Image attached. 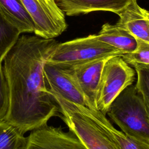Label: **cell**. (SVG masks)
<instances>
[{
    "label": "cell",
    "instance_id": "cell-3",
    "mask_svg": "<svg viewBox=\"0 0 149 149\" xmlns=\"http://www.w3.org/2000/svg\"><path fill=\"white\" fill-rule=\"evenodd\" d=\"M60 117L87 149H119L116 143L87 112L85 107L54 98Z\"/></svg>",
    "mask_w": 149,
    "mask_h": 149
},
{
    "label": "cell",
    "instance_id": "cell-14",
    "mask_svg": "<svg viewBox=\"0 0 149 149\" xmlns=\"http://www.w3.org/2000/svg\"><path fill=\"white\" fill-rule=\"evenodd\" d=\"M0 12L20 33H34V22L21 0H0Z\"/></svg>",
    "mask_w": 149,
    "mask_h": 149
},
{
    "label": "cell",
    "instance_id": "cell-15",
    "mask_svg": "<svg viewBox=\"0 0 149 149\" xmlns=\"http://www.w3.org/2000/svg\"><path fill=\"white\" fill-rule=\"evenodd\" d=\"M27 138L16 126L0 120V149H26Z\"/></svg>",
    "mask_w": 149,
    "mask_h": 149
},
{
    "label": "cell",
    "instance_id": "cell-10",
    "mask_svg": "<svg viewBox=\"0 0 149 149\" xmlns=\"http://www.w3.org/2000/svg\"><path fill=\"white\" fill-rule=\"evenodd\" d=\"M67 16L87 14L94 11H108L119 15L134 0H54Z\"/></svg>",
    "mask_w": 149,
    "mask_h": 149
},
{
    "label": "cell",
    "instance_id": "cell-8",
    "mask_svg": "<svg viewBox=\"0 0 149 149\" xmlns=\"http://www.w3.org/2000/svg\"><path fill=\"white\" fill-rule=\"evenodd\" d=\"M26 149H87L72 132L47 124L31 131Z\"/></svg>",
    "mask_w": 149,
    "mask_h": 149
},
{
    "label": "cell",
    "instance_id": "cell-1",
    "mask_svg": "<svg viewBox=\"0 0 149 149\" xmlns=\"http://www.w3.org/2000/svg\"><path fill=\"white\" fill-rule=\"evenodd\" d=\"M57 44L54 38L23 35L2 62L9 91V107L5 119L23 134L60 116L44 73V64Z\"/></svg>",
    "mask_w": 149,
    "mask_h": 149
},
{
    "label": "cell",
    "instance_id": "cell-16",
    "mask_svg": "<svg viewBox=\"0 0 149 149\" xmlns=\"http://www.w3.org/2000/svg\"><path fill=\"white\" fill-rule=\"evenodd\" d=\"M19 30L7 21L0 12V64L19 38Z\"/></svg>",
    "mask_w": 149,
    "mask_h": 149
},
{
    "label": "cell",
    "instance_id": "cell-18",
    "mask_svg": "<svg viewBox=\"0 0 149 149\" xmlns=\"http://www.w3.org/2000/svg\"><path fill=\"white\" fill-rule=\"evenodd\" d=\"M134 68L137 77L136 88L143 99L149 102V66H136Z\"/></svg>",
    "mask_w": 149,
    "mask_h": 149
},
{
    "label": "cell",
    "instance_id": "cell-2",
    "mask_svg": "<svg viewBox=\"0 0 149 149\" xmlns=\"http://www.w3.org/2000/svg\"><path fill=\"white\" fill-rule=\"evenodd\" d=\"M107 114L125 134L149 140V119L145 101L135 86L123 90L112 102Z\"/></svg>",
    "mask_w": 149,
    "mask_h": 149
},
{
    "label": "cell",
    "instance_id": "cell-17",
    "mask_svg": "<svg viewBox=\"0 0 149 149\" xmlns=\"http://www.w3.org/2000/svg\"><path fill=\"white\" fill-rule=\"evenodd\" d=\"M137 47L132 52L122 54L120 56L130 66H149V44L137 40Z\"/></svg>",
    "mask_w": 149,
    "mask_h": 149
},
{
    "label": "cell",
    "instance_id": "cell-4",
    "mask_svg": "<svg viewBox=\"0 0 149 149\" xmlns=\"http://www.w3.org/2000/svg\"><path fill=\"white\" fill-rule=\"evenodd\" d=\"M136 71L120 56L110 57L104 64L98 87L97 109L106 115L112 102L126 87L132 85Z\"/></svg>",
    "mask_w": 149,
    "mask_h": 149
},
{
    "label": "cell",
    "instance_id": "cell-19",
    "mask_svg": "<svg viewBox=\"0 0 149 149\" xmlns=\"http://www.w3.org/2000/svg\"><path fill=\"white\" fill-rule=\"evenodd\" d=\"M9 107V91L2 63L0 64V120L5 119Z\"/></svg>",
    "mask_w": 149,
    "mask_h": 149
},
{
    "label": "cell",
    "instance_id": "cell-11",
    "mask_svg": "<svg viewBox=\"0 0 149 149\" xmlns=\"http://www.w3.org/2000/svg\"><path fill=\"white\" fill-rule=\"evenodd\" d=\"M116 23L127 30L137 40L149 44V11L133 1L119 15Z\"/></svg>",
    "mask_w": 149,
    "mask_h": 149
},
{
    "label": "cell",
    "instance_id": "cell-6",
    "mask_svg": "<svg viewBox=\"0 0 149 149\" xmlns=\"http://www.w3.org/2000/svg\"><path fill=\"white\" fill-rule=\"evenodd\" d=\"M44 73L48 91L53 99L59 98L87 107L72 65L47 61L44 66Z\"/></svg>",
    "mask_w": 149,
    "mask_h": 149
},
{
    "label": "cell",
    "instance_id": "cell-5",
    "mask_svg": "<svg viewBox=\"0 0 149 149\" xmlns=\"http://www.w3.org/2000/svg\"><path fill=\"white\" fill-rule=\"evenodd\" d=\"M122 55L116 49L99 41L95 34H92L58 43L47 61L74 65L105 56Z\"/></svg>",
    "mask_w": 149,
    "mask_h": 149
},
{
    "label": "cell",
    "instance_id": "cell-20",
    "mask_svg": "<svg viewBox=\"0 0 149 149\" xmlns=\"http://www.w3.org/2000/svg\"><path fill=\"white\" fill-rule=\"evenodd\" d=\"M145 101V104H146V109H147V114L148 116V119H149V102L146 100H144Z\"/></svg>",
    "mask_w": 149,
    "mask_h": 149
},
{
    "label": "cell",
    "instance_id": "cell-9",
    "mask_svg": "<svg viewBox=\"0 0 149 149\" xmlns=\"http://www.w3.org/2000/svg\"><path fill=\"white\" fill-rule=\"evenodd\" d=\"M112 56L72 65L80 88L87 102V108L97 109L96 98L102 71L106 61Z\"/></svg>",
    "mask_w": 149,
    "mask_h": 149
},
{
    "label": "cell",
    "instance_id": "cell-13",
    "mask_svg": "<svg viewBox=\"0 0 149 149\" xmlns=\"http://www.w3.org/2000/svg\"><path fill=\"white\" fill-rule=\"evenodd\" d=\"M87 112L98 122L116 143L119 149H149V140L133 137L119 131L107 119L105 115L98 110L85 107Z\"/></svg>",
    "mask_w": 149,
    "mask_h": 149
},
{
    "label": "cell",
    "instance_id": "cell-12",
    "mask_svg": "<svg viewBox=\"0 0 149 149\" xmlns=\"http://www.w3.org/2000/svg\"><path fill=\"white\" fill-rule=\"evenodd\" d=\"M95 37L99 41L116 49L122 54L134 52L137 47V39L118 24H104Z\"/></svg>",
    "mask_w": 149,
    "mask_h": 149
},
{
    "label": "cell",
    "instance_id": "cell-7",
    "mask_svg": "<svg viewBox=\"0 0 149 149\" xmlns=\"http://www.w3.org/2000/svg\"><path fill=\"white\" fill-rule=\"evenodd\" d=\"M21 1L34 22L37 36L52 39L66 29L65 15L54 0Z\"/></svg>",
    "mask_w": 149,
    "mask_h": 149
}]
</instances>
